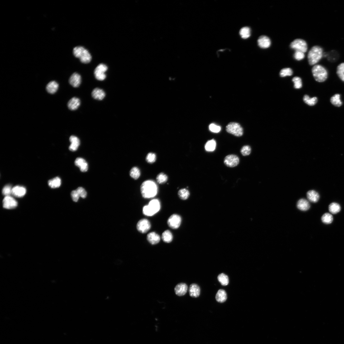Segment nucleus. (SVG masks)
Returning a JSON list of instances; mask_svg holds the SVG:
<instances>
[{
  "mask_svg": "<svg viewBox=\"0 0 344 344\" xmlns=\"http://www.w3.org/2000/svg\"><path fill=\"white\" fill-rule=\"evenodd\" d=\"M158 187L156 184L151 180H147L143 182L141 186V193L145 198H150L155 197L158 193Z\"/></svg>",
  "mask_w": 344,
  "mask_h": 344,
  "instance_id": "obj_1",
  "label": "nucleus"
},
{
  "mask_svg": "<svg viewBox=\"0 0 344 344\" xmlns=\"http://www.w3.org/2000/svg\"><path fill=\"white\" fill-rule=\"evenodd\" d=\"M323 55V50L318 46L313 47L309 51L308 58L309 63L311 65H315L321 59Z\"/></svg>",
  "mask_w": 344,
  "mask_h": 344,
  "instance_id": "obj_2",
  "label": "nucleus"
},
{
  "mask_svg": "<svg viewBox=\"0 0 344 344\" xmlns=\"http://www.w3.org/2000/svg\"><path fill=\"white\" fill-rule=\"evenodd\" d=\"M74 55L80 59V61L84 63H88L92 60V56L88 50L82 46L76 47L73 50Z\"/></svg>",
  "mask_w": 344,
  "mask_h": 344,
  "instance_id": "obj_3",
  "label": "nucleus"
},
{
  "mask_svg": "<svg viewBox=\"0 0 344 344\" xmlns=\"http://www.w3.org/2000/svg\"><path fill=\"white\" fill-rule=\"evenodd\" d=\"M312 72L314 78L317 82H322L327 79V71L324 67L320 65H314L312 69Z\"/></svg>",
  "mask_w": 344,
  "mask_h": 344,
  "instance_id": "obj_4",
  "label": "nucleus"
},
{
  "mask_svg": "<svg viewBox=\"0 0 344 344\" xmlns=\"http://www.w3.org/2000/svg\"><path fill=\"white\" fill-rule=\"evenodd\" d=\"M160 208L159 201L157 199H153L150 201L148 205L143 207V213L146 216H152L158 212Z\"/></svg>",
  "mask_w": 344,
  "mask_h": 344,
  "instance_id": "obj_5",
  "label": "nucleus"
},
{
  "mask_svg": "<svg viewBox=\"0 0 344 344\" xmlns=\"http://www.w3.org/2000/svg\"><path fill=\"white\" fill-rule=\"evenodd\" d=\"M226 131L231 134L237 137H241L243 135V128L240 124L236 122L229 123L226 127Z\"/></svg>",
  "mask_w": 344,
  "mask_h": 344,
  "instance_id": "obj_6",
  "label": "nucleus"
},
{
  "mask_svg": "<svg viewBox=\"0 0 344 344\" xmlns=\"http://www.w3.org/2000/svg\"><path fill=\"white\" fill-rule=\"evenodd\" d=\"M290 47L295 51H301L304 53L308 50V45L306 42L303 40L297 39L291 43Z\"/></svg>",
  "mask_w": 344,
  "mask_h": 344,
  "instance_id": "obj_7",
  "label": "nucleus"
},
{
  "mask_svg": "<svg viewBox=\"0 0 344 344\" xmlns=\"http://www.w3.org/2000/svg\"><path fill=\"white\" fill-rule=\"evenodd\" d=\"M108 69L107 66L103 63L99 64L95 69L94 74L96 79L99 81H103L106 78L105 74Z\"/></svg>",
  "mask_w": 344,
  "mask_h": 344,
  "instance_id": "obj_8",
  "label": "nucleus"
},
{
  "mask_svg": "<svg viewBox=\"0 0 344 344\" xmlns=\"http://www.w3.org/2000/svg\"><path fill=\"white\" fill-rule=\"evenodd\" d=\"M240 160L236 155L231 154L226 156L224 161L225 165L229 167H234L238 165Z\"/></svg>",
  "mask_w": 344,
  "mask_h": 344,
  "instance_id": "obj_9",
  "label": "nucleus"
},
{
  "mask_svg": "<svg viewBox=\"0 0 344 344\" xmlns=\"http://www.w3.org/2000/svg\"><path fill=\"white\" fill-rule=\"evenodd\" d=\"M181 222V218L180 216L176 214H174L169 218L167 223L170 227L176 229L179 227Z\"/></svg>",
  "mask_w": 344,
  "mask_h": 344,
  "instance_id": "obj_10",
  "label": "nucleus"
},
{
  "mask_svg": "<svg viewBox=\"0 0 344 344\" xmlns=\"http://www.w3.org/2000/svg\"><path fill=\"white\" fill-rule=\"evenodd\" d=\"M137 227V230L142 233H147L151 227L149 222L146 219H142L138 223Z\"/></svg>",
  "mask_w": 344,
  "mask_h": 344,
  "instance_id": "obj_11",
  "label": "nucleus"
},
{
  "mask_svg": "<svg viewBox=\"0 0 344 344\" xmlns=\"http://www.w3.org/2000/svg\"><path fill=\"white\" fill-rule=\"evenodd\" d=\"M3 207L7 209L14 208L18 205L16 200L10 196H6L3 199Z\"/></svg>",
  "mask_w": 344,
  "mask_h": 344,
  "instance_id": "obj_12",
  "label": "nucleus"
},
{
  "mask_svg": "<svg viewBox=\"0 0 344 344\" xmlns=\"http://www.w3.org/2000/svg\"><path fill=\"white\" fill-rule=\"evenodd\" d=\"M258 45L261 48L266 49L270 47L271 41L270 38L266 36L262 35L257 40Z\"/></svg>",
  "mask_w": 344,
  "mask_h": 344,
  "instance_id": "obj_13",
  "label": "nucleus"
},
{
  "mask_svg": "<svg viewBox=\"0 0 344 344\" xmlns=\"http://www.w3.org/2000/svg\"><path fill=\"white\" fill-rule=\"evenodd\" d=\"M174 290L177 295L183 296L186 293L188 290V286L185 283H180L176 285Z\"/></svg>",
  "mask_w": 344,
  "mask_h": 344,
  "instance_id": "obj_14",
  "label": "nucleus"
},
{
  "mask_svg": "<svg viewBox=\"0 0 344 344\" xmlns=\"http://www.w3.org/2000/svg\"><path fill=\"white\" fill-rule=\"evenodd\" d=\"M81 82V76L79 74L76 73L72 74L69 80L70 84L72 87L76 88L79 87Z\"/></svg>",
  "mask_w": 344,
  "mask_h": 344,
  "instance_id": "obj_15",
  "label": "nucleus"
},
{
  "mask_svg": "<svg viewBox=\"0 0 344 344\" xmlns=\"http://www.w3.org/2000/svg\"><path fill=\"white\" fill-rule=\"evenodd\" d=\"M76 166L79 167L80 170L83 172L87 171L88 170V165L87 162L83 158H77L75 161Z\"/></svg>",
  "mask_w": 344,
  "mask_h": 344,
  "instance_id": "obj_16",
  "label": "nucleus"
},
{
  "mask_svg": "<svg viewBox=\"0 0 344 344\" xmlns=\"http://www.w3.org/2000/svg\"><path fill=\"white\" fill-rule=\"evenodd\" d=\"M189 291V294L191 297L197 298L200 294V289L199 286L196 284H193L190 285Z\"/></svg>",
  "mask_w": 344,
  "mask_h": 344,
  "instance_id": "obj_17",
  "label": "nucleus"
},
{
  "mask_svg": "<svg viewBox=\"0 0 344 344\" xmlns=\"http://www.w3.org/2000/svg\"><path fill=\"white\" fill-rule=\"evenodd\" d=\"M26 193V189L23 186H16L12 189V194L16 197H23L25 195Z\"/></svg>",
  "mask_w": 344,
  "mask_h": 344,
  "instance_id": "obj_18",
  "label": "nucleus"
},
{
  "mask_svg": "<svg viewBox=\"0 0 344 344\" xmlns=\"http://www.w3.org/2000/svg\"><path fill=\"white\" fill-rule=\"evenodd\" d=\"M92 95L94 99L100 100L104 99L106 94L102 89L99 88H96L92 91Z\"/></svg>",
  "mask_w": 344,
  "mask_h": 344,
  "instance_id": "obj_19",
  "label": "nucleus"
},
{
  "mask_svg": "<svg viewBox=\"0 0 344 344\" xmlns=\"http://www.w3.org/2000/svg\"><path fill=\"white\" fill-rule=\"evenodd\" d=\"M70 141L71 145L69 147V149L73 151L77 150L80 144L79 139L76 136H72L70 137Z\"/></svg>",
  "mask_w": 344,
  "mask_h": 344,
  "instance_id": "obj_20",
  "label": "nucleus"
},
{
  "mask_svg": "<svg viewBox=\"0 0 344 344\" xmlns=\"http://www.w3.org/2000/svg\"><path fill=\"white\" fill-rule=\"evenodd\" d=\"M310 207L308 201L304 199H300L297 203L298 208L302 211H307L310 208Z\"/></svg>",
  "mask_w": 344,
  "mask_h": 344,
  "instance_id": "obj_21",
  "label": "nucleus"
},
{
  "mask_svg": "<svg viewBox=\"0 0 344 344\" xmlns=\"http://www.w3.org/2000/svg\"><path fill=\"white\" fill-rule=\"evenodd\" d=\"M147 240L150 244L155 245L159 243L160 238L158 234L155 232H152L147 235Z\"/></svg>",
  "mask_w": 344,
  "mask_h": 344,
  "instance_id": "obj_22",
  "label": "nucleus"
},
{
  "mask_svg": "<svg viewBox=\"0 0 344 344\" xmlns=\"http://www.w3.org/2000/svg\"><path fill=\"white\" fill-rule=\"evenodd\" d=\"M80 101L79 98L73 97L68 102V107L70 110H75L79 108L80 104Z\"/></svg>",
  "mask_w": 344,
  "mask_h": 344,
  "instance_id": "obj_23",
  "label": "nucleus"
},
{
  "mask_svg": "<svg viewBox=\"0 0 344 344\" xmlns=\"http://www.w3.org/2000/svg\"><path fill=\"white\" fill-rule=\"evenodd\" d=\"M307 197L310 202L313 203H316L319 200L320 195L316 191L310 190L308 192Z\"/></svg>",
  "mask_w": 344,
  "mask_h": 344,
  "instance_id": "obj_24",
  "label": "nucleus"
},
{
  "mask_svg": "<svg viewBox=\"0 0 344 344\" xmlns=\"http://www.w3.org/2000/svg\"><path fill=\"white\" fill-rule=\"evenodd\" d=\"M227 298V294L226 291L222 289L219 290L216 295V299L219 302L223 303L225 302Z\"/></svg>",
  "mask_w": 344,
  "mask_h": 344,
  "instance_id": "obj_25",
  "label": "nucleus"
},
{
  "mask_svg": "<svg viewBox=\"0 0 344 344\" xmlns=\"http://www.w3.org/2000/svg\"><path fill=\"white\" fill-rule=\"evenodd\" d=\"M59 85L58 83L55 81L50 82L46 86L47 91L51 94H54L58 90Z\"/></svg>",
  "mask_w": 344,
  "mask_h": 344,
  "instance_id": "obj_26",
  "label": "nucleus"
},
{
  "mask_svg": "<svg viewBox=\"0 0 344 344\" xmlns=\"http://www.w3.org/2000/svg\"><path fill=\"white\" fill-rule=\"evenodd\" d=\"M61 183L60 178L58 177H55L48 181L49 186L52 188H58L60 186Z\"/></svg>",
  "mask_w": 344,
  "mask_h": 344,
  "instance_id": "obj_27",
  "label": "nucleus"
},
{
  "mask_svg": "<svg viewBox=\"0 0 344 344\" xmlns=\"http://www.w3.org/2000/svg\"><path fill=\"white\" fill-rule=\"evenodd\" d=\"M331 103L334 106L337 107H340L342 104V102L340 99V95L336 94L333 96L330 99Z\"/></svg>",
  "mask_w": 344,
  "mask_h": 344,
  "instance_id": "obj_28",
  "label": "nucleus"
},
{
  "mask_svg": "<svg viewBox=\"0 0 344 344\" xmlns=\"http://www.w3.org/2000/svg\"><path fill=\"white\" fill-rule=\"evenodd\" d=\"M162 238L165 243H170L173 240V235L169 230H166L162 234Z\"/></svg>",
  "mask_w": 344,
  "mask_h": 344,
  "instance_id": "obj_29",
  "label": "nucleus"
},
{
  "mask_svg": "<svg viewBox=\"0 0 344 344\" xmlns=\"http://www.w3.org/2000/svg\"><path fill=\"white\" fill-rule=\"evenodd\" d=\"M330 212L333 214H337L341 210V207L339 204L336 203H332L330 204L329 207Z\"/></svg>",
  "mask_w": 344,
  "mask_h": 344,
  "instance_id": "obj_30",
  "label": "nucleus"
},
{
  "mask_svg": "<svg viewBox=\"0 0 344 344\" xmlns=\"http://www.w3.org/2000/svg\"><path fill=\"white\" fill-rule=\"evenodd\" d=\"M303 100L306 103L310 106H313L317 104L318 99L316 97L310 98L308 95H305L303 97Z\"/></svg>",
  "mask_w": 344,
  "mask_h": 344,
  "instance_id": "obj_31",
  "label": "nucleus"
},
{
  "mask_svg": "<svg viewBox=\"0 0 344 344\" xmlns=\"http://www.w3.org/2000/svg\"><path fill=\"white\" fill-rule=\"evenodd\" d=\"M251 32L250 28L249 27H244L240 30V35L243 39H247L251 36Z\"/></svg>",
  "mask_w": 344,
  "mask_h": 344,
  "instance_id": "obj_32",
  "label": "nucleus"
},
{
  "mask_svg": "<svg viewBox=\"0 0 344 344\" xmlns=\"http://www.w3.org/2000/svg\"><path fill=\"white\" fill-rule=\"evenodd\" d=\"M216 147V142L214 139L208 141L205 145V149L207 151H214Z\"/></svg>",
  "mask_w": 344,
  "mask_h": 344,
  "instance_id": "obj_33",
  "label": "nucleus"
},
{
  "mask_svg": "<svg viewBox=\"0 0 344 344\" xmlns=\"http://www.w3.org/2000/svg\"><path fill=\"white\" fill-rule=\"evenodd\" d=\"M218 280L223 285H227L229 283L228 277L224 273L219 275L218 276Z\"/></svg>",
  "mask_w": 344,
  "mask_h": 344,
  "instance_id": "obj_34",
  "label": "nucleus"
},
{
  "mask_svg": "<svg viewBox=\"0 0 344 344\" xmlns=\"http://www.w3.org/2000/svg\"><path fill=\"white\" fill-rule=\"evenodd\" d=\"M333 216L330 214H324L321 217V220L323 223L326 224L331 223L333 221Z\"/></svg>",
  "mask_w": 344,
  "mask_h": 344,
  "instance_id": "obj_35",
  "label": "nucleus"
},
{
  "mask_svg": "<svg viewBox=\"0 0 344 344\" xmlns=\"http://www.w3.org/2000/svg\"><path fill=\"white\" fill-rule=\"evenodd\" d=\"M337 74L340 79L344 82V63L340 64L338 66Z\"/></svg>",
  "mask_w": 344,
  "mask_h": 344,
  "instance_id": "obj_36",
  "label": "nucleus"
},
{
  "mask_svg": "<svg viewBox=\"0 0 344 344\" xmlns=\"http://www.w3.org/2000/svg\"><path fill=\"white\" fill-rule=\"evenodd\" d=\"M178 195L182 199L185 200L188 199L190 195L189 191L186 189H180L178 192Z\"/></svg>",
  "mask_w": 344,
  "mask_h": 344,
  "instance_id": "obj_37",
  "label": "nucleus"
},
{
  "mask_svg": "<svg viewBox=\"0 0 344 344\" xmlns=\"http://www.w3.org/2000/svg\"><path fill=\"white\" fill-rule=\"evenodd\" d=\"M130 175L133 178L135 179H137L140 176V170L137 167H133L130 171Z\"/></svg>",
  "mask_w": 344,
  "mask_h": 344,
  "instance_id": "obj_38",
  "label": "nucleus"
},
{
  "mask_svg": "<svg viewBox=\"0 0 344 344\" xmlns=\"http://www.w3.org/2000/svg\"><path fill=\"white\" fill-rule=\"evenodd\" d=\"M292 81L294 83V88L296 89H299L302 87V82L301 78L295 76L293 79Z\"/></svg>",
  "mask_w": 344,
  "mask_h": 344,
  "instance_id": "obj_39",
  "label": "nucleus"
},
{
  "mask_svg": "<svg viewBox=\"0 0 344 344\" xmlns=\"http://www.w3.org/2000/svg\"><path fill=\"white\" fill-rule=\"evenodd\" d=\"M168 180L167 176L163 173H161L158 174L157 177V180L159 184H163L166 183Z\"/></svg>",
  "mask_w": 344,
  "mask_h": 344,
  "instance_id": "obj_40",
  "label": "nucleus"
},
{
  "mask_svg": "<svg viewBox=\"0 0 344 344\" xmlns=\"http://www.w3.org/2000/svg\"><path fill=\"white\" fill-rule=\"evenodd\" d=\"M293 74L292 70L290 68H285L281 70L280 72V76L282 77L288 76H291Z\"/></svg>",
  "mask_w": 344,
  "mask_h": 344,
  "instance_id": "obj_41",
  "label": "nucleus"
},
{
  "mask_svg": "<svg viewBox=\"0 0 344 344\" xmlns=\"http://www.w3.org/2000/svg\"><path fill=\"white\" fill-rule=\"evenodd\" d=\"M251 148L250 146L245 145L243 146L241 149V154L244 156H248L251 154Z\"/></svg>",
  "mask_w": 344,
  "mask_h": 344,
  "instance_id": "obj_42",
  "label": "nucleus"
},
{
  "mask_svg": "<svg viewBox=\"0 0 344 344\" xmlns=\"http://www.w3.org/2000/svg\"><path fill=\"white\" fill-rule=\"evenodd\" d=\"M13 188L10 185L6 186L2 190V193L5 196H9L12 194Z\"/></svg>",
  "mask_w": 344,
  "mask_h": 344,
  "instance_id": "obj_43",
  "label": "nucleus"
},
{
  "mask_svg": "<svg viewBox=\"0 0 344 344\" xmlns=\"http://www.w3.org/2000/svg\"><path fill=\"white\" fill-rule=\"evenodd\" d=\"M156 157L155 154L149 153L146 157V161L149 163H154L156 160Z\"/></svg>",
  "mask_w": 344,
  "mask_h": 344,
  "instance_id": "obj_44",
  "label": "nucleus"
},
{
  "mask_svg": "<svg viewBox=\"0 0 344 344\" xmlns=\"http://www.w3.org/2000/svg\"><path fill=\"white\" fill-rule=\"evenodd\" d=\"M305 56L304 52L298 51H295L294 55L295 59L298 61L302 60L304 59Z\"/></svg>",
  "mask_w": 344,
  "mask_h": 344,
  "instance_id": "obj_45",
  "label": "nucleus"
},
{
  "mask_svg": "<svg viewBox=\"0 0 344 344\" xmlns=\"http://www.w3.org/2000/svg\"><path fill=\"white\" fill-rule=\"evenodd\" d=\"M80 197L85 198L87 195V193L85 189L82 187H79L76 190Z\"/></svg>",
  "mask_w": 344,
  "mask_h": 344,
  "instance_id": "obj_46",
  "label": "nucleus"
},
{
  "mask_svg": "<svg viewBox=\"0 0 344 344\" xmlns=\"http://www.w3.org/2000/svg\"><path fill=\"white\" fill-rule=\"evenodd\" d=\"M209 129L212 132L217 133L220 131L221 128L219 126L215 125L214 124H211L209 126Z\"/></svg>",
  "mask_w": 344,
  "mask_h": 344,
  "instance_id": "obj_47",
  "label": "nucleus"
},
{
  "mask_svg": "<svg viewBox=\"0 0 344 344\" xmlns=\"http://www.w3.org/2000/svg\"><path fill=\"white\" fill-rule=\"evenodd\" d=\"M71 196L73 201L75 202H77L80 197L76 190L72 191Z\"/></svg>",
  "mask_w": 344,
  "mask_h": 344,
  "instance_id": "obj_48",
  "label": "nucleus"
}]
</instances>
